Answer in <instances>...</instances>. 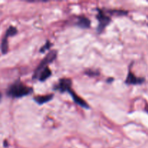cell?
<instances>
[{"instance_id":"11","label":"cell","mask_w":148,"mask_h":148,"mask_svg":"<svg viewBox=\"0 0 148 148\" xmlns=\"http://www.w3.org/2000/svg\"><path fill=\"white\" fill-rule=\"evenodd\" d=\"M51 46V42L49 41V40H47L46 43H45V44L42 46L41 49H40V51L41 52V53H44V52H46V51L49 50V49H50Z\"/></svg>"},{"instance_id":"2","label":"cell","mask_w":148,"mask_h":148,"mask_svg":"<svg viewBox=\"0 0 148 148\" xmlns=\"http://www.w3.org/2000/svg\"><path fill=\"white\" fill-rule=\"evenodd\" d=\"M56 56H57V51H56V50H52L51 51H49V53L46 55V56L42 59V61L40 62L37 68L36 69L34 73H33V79H38L40 72H41L43 69H46V67H48L49 64L52 63V62L56 59Z\"/></svg>"},{"instance_id":"6","label":"cell","mask_w":148,"mask_h":148,"mask_svg":"<svg viewBox=\"0 0 148 148\" xmlns=\"http://www.w3.org/2000/svg\"><path fill=\"white\" fill-rule=\"evenodd\" d=\"M144 82V78L136 77L131 70L129 71L127 77L125 79V83L127 84V85H140V84L143 83Z\"/></svg>"},{"instance_id":"4","label":"cell","mask_w":148,"mask_h":148,"mask_svg":"<svg viewBox=\"0 0 148 148\" xmlns=\"http://www.w3.org/2000/svg\"><path fill=\"white\" fill-rule=\"evenodd\" d=\"M17 33V30L13 26H10L6 30L5 35L1 40V51L3 54H6L8 51V38L15 36Z\"/></svg>"},{"instance_id":"10","label":"cell","mask_w":148,"mask_h":148,"mask_svg":"<svg viewBox=\"0 0 148 148\" xmlns=\"http://www.w3.org/2000/svg\"><path fill=\"white\" fill-rule=\"evenodd\" d=\"M51 69H49V66H48V67H46V69H44L41 72H40V75H39L38 79L40 82H44V81L46 80L48 78L50 77L51 75Z\"/></svg>"},{"instance_id":"12","label":"cell","mask_w":148,"mask_h":148,"mask_svg":"<svg viewBox=\"0 0 148 148\" xmlns=\"http://www.w3.org/2000/svg\"><path fill=\"white\" fill-rule=\"evenodd\" d=\"M108 12H110L111 14H116L117 15H125L128 13L127 11H123V10H110L108 11Z\"/></svg>"},{"instance_id":"5","label":"cell","mask_w":148,"mask_h":148,"mask_svg":"<svg viewBox=\"0 0 148 148\" xmlns=\"http://www.w3.org/2000/svg\"><path fill=\"white\" fill-rule=\"evenodd\" d=\"M54 90H59L61 92H69V91L72 90V80L68 78L59 79V83L54 86Z\"/></svg>"},{"instance_id":"1","label":"cell","mask_w":148,"mask_h":148,"mask_svg":"<svg viewBox=\"0 0 148 148\" xmlns=\"http://www.w3.org/2000/svg\"><path fill=\"white\" fill-rule=\"evenodd\" d=\"M33 88L27 86L20 80L12 84L7 90V95L12 98H20L27 96L33 92Z\"/></svg>"},{"instance_id":"13","label":"cell","mask_w":148,"mask_h":148,"mask_svg":"<svg viewBox=\"0 0 148 148\" xmlns=\"http://www.w3.org/2000/svg\"><path fill=\"white\" fill-rule=\"evenodd\" d=\"M1 98H2V95H1V92H0V101H1Z\"/></svg>"},{"instance_id":"14","label":"cell","mask_w":148,"mask_h":148,"mask_svg":"<svg viewBox=\"0 0 148 148\" xmlns=\"http://www.w3.org/2000/svg\"><path fill=\"white\" fill-rule=\"evenodd\" d=\"M146 111H147V112H148V111H147V110H146Z\"/></svg>"},{"instance_id":"9","label":"cell","mask_w":148,"mask_h":148,"mask_svg":"<svg viewBox=\"0 0 148 148\" xmlns=\"http://www.w3.org/2000/svg\"><path fill=\"white\" fill-rule=\"evenodd\" d=\"M53 97V94H49V95H39V96L35 97L34 100L38 104H39V105H43V103H46L49 102L51 100H52Z\"/></svg>"},{"instance_id":"7","label":"cell","mask_w":148,"mask_h":148,"mask_svg":"<svg viewBox=\"0 0 148 148\" xmlns=\"http://www.w3.org/2000/svg\"><path fill=\"white\" fill-rule=\"evenodd\" d=\"M69 93L70 94L71 96H72V99L74 100V101H75V102L76 103L77 105L80 106L81 107H82V108H90L89 106H88V104L87 103L86 101H85L82 98H80L79 96H78V95L75 93V91L72 90V89L70 90L69 91Z\"/></svg>"},{"instance_id":"8","label":"cell","mask_w":148,"mask_h":148,"mask_svg":"<svg viewBox=\"0 0 148 148\" xmlns=\"http://www.w3.org/2000/svg\"><path fill=\"white\" fill-rule=\"evenodd\" d=\"M75 25L79 27H81V28H89L90 27V20L88 17H78L77 21L75 23Z\"/></svg>"},{"instance_id":"3","label":"cell","mask_w":148,"mask_h":148,"mask_svg":"<svg viewBox=\"0 0 148 148\" xmlns=\"http://www.w3.org/2000/svg\"><path fill=\"white\" fill-rule=\"evenodd\" d=\"M97 11H98V14L96 15V18L98 20V23H99L98 27H97V32L100 34L109 25V23L111 21V19L109 16L106 14L105 12L103 10L97 9Z\"/></svg>"}]
</instances>
